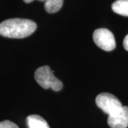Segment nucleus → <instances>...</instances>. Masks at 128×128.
<instances>
[{"label": "nucleus", "instance_id": "1", "mask_svg": "<svg viewBox=\"0 0 128 128\" xmlns=\"http://www.w3.org/2000/svg\"><path fill=\"white\" fill-rule=\"evenodd\" d=\"M36 24L29 19L10 18L0 24V35L12 38H23L32 35Z\"/></svg>", "mask_w": 128, "mask_h": 128}, {"label": "nucleus", "instance_id": "2", "mask_svg": "<svg viewBox=\"0 0 128 128\" xmlns=\"http://www.w3.org/2000/svg\"><path fill=\"white\" fill-rule=\"evenodd\" d=\"M34 78L38 84L44 89L51 88L54 91H59L63 88V83L56 78L53 70L48 66H44L36 69Z\"/></svg>", "mask_w": 128, "mask_h": 128}, {"label": "nucleus", "instance_id": "3", "mask_svg": "<svg viewBox=\"0 0 128 128\" xmlns=\"http://www.w3.org/2000/svg\"><path fill=\"white\" fill-rule=\"evenodd\" d=\"M96 105L108 116L114 114L122 107L121 102L114 95L102 92L96 97Z\"/></svg>", "mask_w": 128, "mask_h": 128}, {"label": "nucleus", "instance_id": "4", "mask_svg": "<svg viewBox=\"0 0 128 128\" xmlns=\"http://www.w3.org/2000/svg\"><path fill=\"white\" fill-rule=\"evenodd\" d=\"M92 38L96 46L105 51H111L116 46L113 34L110 30L105 28L95 30L93 32Z\"/></svg>", "mask_w": 128, "mask_h": 128}, {"label": "nucleus", "instance_id": "5", "mask_svg": "<svg viewBox=\"0 0 128 128\" xmlns=\"http://www.w3.org/2000/svg\"><path fill=\"white\" fill-rule=\"evenodd\" d=\"M108 124L110 128L128 127V106H122L118 112L108 116Z\"/></svg>", "mask_w": 128, "mask_h": 128}, {"label": "nucleus", "instance_id": "6", "mask_svg": "<svg viewBox=\"0 0 128 128\" xmlns=\"http://www.w3.org/2000/svg\"><path fill=\"white\" fill-rule=\"evenodd\" d=\"M26 121L28 128H50L46 120L38 114L28 116Z\"/></svg>", "mask_w": 128, "mask_h": 128}, {"label": "nucleus", "instance_id": "7", "mask_svg": "<svg viewBox=\"0 0 128 128\" xmlns=\"http://www.w3.org/2000/svg\"><path fill=\"white\" fill-rule=\"evenodd\" d=\"M112 9L116 14L128 16V0H117L112 4Z\"/></svg>", "mask_w": 128, "mask_h": 128}, {"label": "nucleus", "instance_id": "8", "mask_svg": "<svg viewBox=\"0 0 128 128\" xmlns=\"http://www.w3.org/2000/svg\"><path fill=\"white\" fill-rule=\"evenodd\" d=\"M64 0H45L44 8L48 13L54 14L61 9Z\"/></svg>", "mask_w": 128, "mask_h": 128}, {"label": "nucleus", "instance_id": "9", "mask_svg": "<svg viewBox=\"0 0 128 128\" xmlns=\"http://www.w3.org/2000/svg\"><path fill=\"white\" fill-rule=\"evenodd\" d=\"M0 128H18V126L9 120L0 122Z\"/></svg>", "mask_w": 128, "mask_h": 128}, {"label": "nucleus", "instance_id": "10", "mask_svg": "<svg viewBox=\"0 0 128 128\" xmlns=\"http://www.w3.org/2000/svg\"><path fill=\"white\" fill-rule=\"evenodd\" d=\"M123 46L125 50H128V34L124 38Z\"/></svg>", "mask_w": 128, "mask_h": 128}, {"label": "nucleus", "instance_id": "11", "mask_svg": "<svg viewBox=\"0 0 128 128\" xmlns=\"http://www.w3.org/2000/svg\"><path fill=\"white\" fill-rule=\"evenodd\" d=\"M24 2H25V3H27V4H28V3H31V2H32L33 1H34V0H23ZM38 1H39V2H45V0H38Z\"/></svg>", "mask_w": 128, "mask_h": 128}]
</instances>
